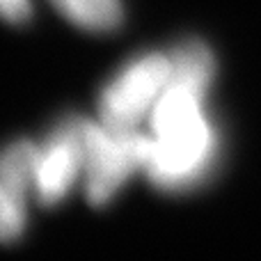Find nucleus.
Here are the masks:
<instances>
[{
  "instance_id": "nucleus-1",
  "label": "nucleus",
  "mask_w": 261,
  "mask_h": 261,
  "mask_svg": "<svg viewBox=\"0 0 261 261\" xmlns=\"http://www.w3.org/2000/svg\"><path fill=\"white\" fill-rule=\"evenodd\" d=\"M211 153L213 130L204 113H199L167 128L153 130L144 170L161 188H181L206 170Z\"/></svg>"
},
{
  "instance_id": "nucleus-2",
  "label": "nucleus",
  "mask_w": 261,
  "mask_h": 261,
  "mask_svg": "<svg viewBox=\"0 0 261 261\" xmlns=\"http://www.w3.org/2000/svg\"><path fill=\"white\" fill-rule=\"evenodd\" d=\"M147 135L135 130H110L103 124L85 122V170L87 199L103 206L138 167H144L149 153Z\"/></svg>"
},
{
  "instance_id": "nucleus-3",
  "label": "nucleus",
  "mask_w": 261,
  "mask_h": 261,
  "mask_svg": "<svg viewBox=\"0 0 261 261\" xmlns=\"http://www.w3.org/2000/svg\"><path fill=\"white\" fill-rule=\"evenodd\" d=\"M172 73L167 55H144L128 64L101 96V124L110 130H135L151 113Z\"/></svg>"
},
{
  "instance_id": "nucleus-4",
  "label": "nucleus",
  "mask_w": 261,
  "mask_h": 261,
  "mask_svg": "<svg viewBox=\"0 0 261 261\" xmlns=\"http://www.w3.org/2000/svg\"><path fill=\"white\" fill-rule=\"evenodd\" d=\"M83 167H85V122L67 119L53 130L48 142L37 151V199L46 206L58 204L71 190Z\"/></svg>"
},
{
  "instance_id": "nucleus-5",
  "label": "nucleus",
  "mask_w": 261,
  "mask_h": 261,
  "mask_svg": "<svg viewBox=\"0 0 261 261\" xmlns=\"http://www.w3.org/2000/svg\"><path fill=\"white\" fill-rule=\"evenodd\" d=\"M37 151L25 140L0 151V243H12L23 231L28 190L35 188Z\"/></svg>"
},
{
  "instance_id": "nucleus-6",
  "label": "nucleus",
  "mask_w": 261,
  "mask_h": 261,
  "mask_svg": "<svg viewBox=\"0 0 261 261\" xmlns=\"http://www.w3.org/2000/svg\"><path fill=\"white\" fill-rule=\"evenodd\" d=\"M53 5L69 21L87 30H113L122 23L119 0H53Z\"/></svg>"
},
{
  "instance_id": "nucleus-7",
  "label": "nucleus",
  "mask_w": 261,
  "mask_h": 261,
  "mask_svg": "<svg viewBox=\"0 0 261 261\" xmlns=\"http://www.w3.org/2000/svg\"><path fill=\"white\" fill-rule=\"evenodd\" d=\"M32 14L30 0H0V18L12 23L28 21Z\"/></svg>"
}]
</instances>
